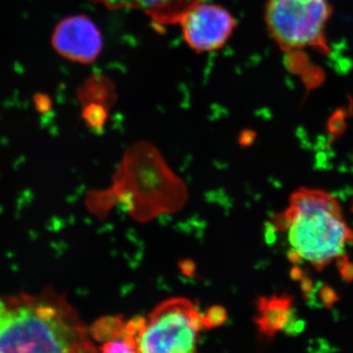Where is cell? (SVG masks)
<instances>
[{
  "instance_id": "1",
  "label": "cell",
  "mask_w": 353,
  "mask_h": 353,
  "mask_svg": "<svg viewBox=\"0 0 353 353\" xmlns=\"http://www.w3.org/2000/svg\"><path fill=\"white\" fill-rule=\"evenodd\" d=\"M0 353H97L90 330L53 292L0 296Z\"/></svg>"
},
{
  "instance_id": "2",
  "label": "cell",
  "mask_w": 353,
  "mask_h": 353,
  "mask_svg": "<svg viewBox=\"0 0 353 353\" xmlns=\"http://www.w3.org/2000/svg\"><path fill=\"white\" fill-rule=\"evenodd\" d=\"M294 217L290 241L304 259L322 270L353 243V231L343 221L338 201L320 190L299 189L290 196Z\"/></svg>"
},
{
  "instance_id": "3",
  "label": "cell",
  "mask_w": 353,
  "mask_h": 353,
  "mask_svg": "<svg viewBox=\"0 0 353 353\" xmlns=\"http://www.w3.org/2000/svg\"><path fill=\"white\" fill-rule=\"evenodd\" d=\"M204 329H210L205 315L192 301L167 299L143 317L139 353H197L199 333Z\"/></svg>"
},
{
  "instance_id": "4",
  "label": "cell",
  "mask_w": 353,
  "mask_h": 353,
  "mask_svg": "<svg viewBox=\"0 0 353 353\" xmlns=\"http://www.w3.org/2000/svg\"><path fill=\"white\" fill-rule=\"evenodd\" d=\"M332 10L330 0H267V29L282 50L328 53L325 32Z\"/></svg>"
},
{
  "instance_id": "5",
  "label": "cell",
  "mask_w": 353,
  "mask_h": 353,
  "mask_svg": "<svg viewBox=\"0 0 353 353\" xmlns=\"http://www.w3.org/2000/svg\"><path fill=\"white\" fill-rule=\"evenodd\" d=\"M179 24L185 43L197 52L219 50L236 25L233 15L224 7L203 1L190 9Z\"/></svg>"
},
{
  "instance_id": "6",
  "label": "cell",
  "mask_w": 353,
  "mask_h": 353,
  "mask_svg": "<svg viewBox=\"0 0 353 353\" xmlns=\"http://www.w3.org/2000/svg\"><path fill=\"white\" fill-rule=\"evenodd\" d=\"M51 43L58 54L82 64L95 61L103 46L101 31L85 15L70 16L60 21L51 37Z\"/></svg>"
},
{
  "instance_id": "7",
  "label": "cell",
  "mask_w": 353,
  "mask_h": 353,
  "mask_svg": "<svg viewBox=\"0 0 353 353\" xmlns=\"http://www.w3.org/2000/svg\"><path fill=\"white\" fill-rule=\"evenodd\" d=\"M143 316L124 321L122 318L103 317L92 325L90 336L99 343L97 353H139L138 334Z\"/></svg>"
},
{
  "instance_id": "8",
  "label": "cell",
  "mask_w": 353,
  "mask_h": 353,
  "mask_svg": "<svg viewBox=\"0 0 353 353\" xmlns=\"http://www.w3.org/2000/svg\"><path fill=\"white\" fill-rule=\"evenodd\" d=\"M110 10H138L157 25H176L203 0H90Z\"/></svg>"
},
{
  "instance_id": "9",
  "label": "cell",
  "mask_w": 353,
  "mask_h": 353,
  "mask_svg": "<svg viewBox=\"0 0 353 353\" xmlns=\"http://www.w3.org/2000/svg\"><path fill=\"white\" fill-rule=\"evenodd\" d=\"M256 306L255 324L259 333L268 339L285 331L292 318L296 316L294 296L287 294L259 297Z\"/></svg>"
},
{
  "instance_id": "10",
  "label": "cell",
  "mask_w": 353,
  "mask_h": 353,
  "mask_svg": "<svg viewBox=\"0 0 353 353\" xmlns=\"http://www.w3.org/2000/svg\"><path fill=\"white\" fill-rule=\"evenodd\" d=\"M347 112L345 109H338L333 115L330 117L328 123H327V132L331 137L330 141L333 143L336 139H340L347 129Z\"/></svg>"
},
{
  "instance_id": "11",
  "label": "cell",
  "mask_w": 353,
  "mask_h": 353,
  "mask_svg": "<svg viewBox=\"0 0 353 353\" xmlns=\"http://www.w3.org/2000/svg\"><path fill=\"white\" fill-rule=\"evenodd\" d=\"M317 296L323 307L327 309H331L334 304L340 301V296H339L338 292H336V290L332 285L326 284V283H323V284L320 285L317 292Z\"/></svg>"
},
{
  "instance_id": "12",
  "label": "cell",
  "mask_w": 353,
  "mask_h": 353,
  "mask_svg": "<svg viewBox=\"0 0 353 353\" xmlns=\"http://www.w3.org/2000/svg\"><path fill=\"white\" fill-rule=\"evenodd\" d=\"M83 118L87 121L88 126L99 128L102 126V123H103L105 116L102 113L101 108L90 105L83 111Z\"/></svg>"
},
{
  "instance_id": "13",
  "label": "cell",
  "mask_w": 353,
  "mask_h": 353,
  "mask_svg": "<svg viewBox=\"0 0 353 353\" xmlns=\"http://www.w3.org/2000/svg\"><path fill=\"white\" fill-rule=\"evenodd\" d=\"M34 104L36 110L41 114L50 112L52 108V101L48 94H37L34 97Z\"/></svg>"
},
{
  "instance_id": "14",
  "label": "cell",
  "mask_w": 353,
  "mask_h": 353,
  "mask_svg": "<svg viewBox=\"0 0 353 353\" xmlns=\"http://www.w3.org/2000/svg\"><path fill=\"white\" fill-rule=\"evenodd\" d=\"M301 290L305 301H310L314 296V281L310 276H304L303 280L301 281Z\"/></svg>"
},
{
  "instance_id": "15",
  "label": "cell",
  "mask_w": 353,
  "mask_h": 353,
  "mask_svg": "<svg viewBox=\"0 0 353 353\" xmlns=\"http://www.w3.org/2000/svg\"><path fill=\"white\" fill-rule=\"evenodd\" d=\"M341 279L347 284L353 282V263L348 262L343 268L339 269Z\"/></svg>"
},
{
  "instance_id": "16",
  "label": "cell",
  "mask_w": 353,
  "mask_h": 353,
  "mask_svg": "<svg viewBox=\"0 0 353 353\" xmlns=\"http://www.w3.org/2000/svg\"><path fill=\"white\" fill-rule=\"evenodd\" d=\"M304 276H305L304 270L303 268H301L299 265H294V266L290 268V277L294 282H301Z\"/></svg>"
},
{
  "instance_id": "17",
  "label": "cell",
  "mask_w": 353,
  "mask_h": 353,
  "mask_svg": "<svg viewBox=\"0 0 353 353\" xmlns=\"http://www.w3.org/2000/svg\"><path fill=\"white\" fill-rule=\"evenodd\" d=\"M287 257L292 265L301 264L303 259V255L301 254V252L296 248L290 250L287 253Z\"/></svg>"
},
{
  "instance_id": "18",
  "label": "cell",
  "mask_w": 353,
  "mask_h": 353,
  "mask_svg": "<svg viewBox=\"0 0 353 353\" xmlns=\"http://www.w3.org/2000/svg\"><path fill=\"white\" fill-rule=\"evenodd\" d=\"M255 138H256V134L254 132L248 131L243 132V136L241 137L240 141L243 146H248L252 145Z\"/></svg>"
},
{
  "instance_id": "19",
  "label": "cell",
  "mask_w": 353,
  "mask_h": 353,
  "mask_svg": "<svg viewBox=\"0 0 353 353\" xmlns=\"http://www.w3.org/2000/svg\"><path fill=\"white\" fill-rule=\"evenodd\" d=\"M334 261H336V267H338L339 270V269L343 268L345 264L350 262V257H348V255L341 253V254L338 255V256L334 259Z\"/></svg>"
},
{
  "instance_id": "20",
  "label": "cell",
  "mask_w": 353,
  "mask_h": 353,
  "mask_svg": "<svg viewBox=\"0 0 353 353\" xmlns=\"http://www.w3.org/2000/svg\"><path fill=\"white\" fill-rule=\"evenodd\" d=\"M352 211L353 212V201H352Z\"/></svg>"
}]
</instances>
